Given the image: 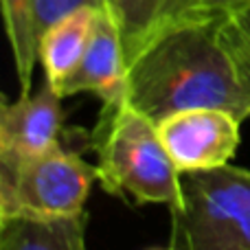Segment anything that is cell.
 <instances>
[{"mask_svg": "<svg viewBox=\"0 0 250 250\" xmlns=\"http://www.w3.org/2000/svg\"><path fill=\"white\" fill-rule=\"evenodd\" d=\"M226 16L217 11L178 24L143 48L125 68V104L154 123L193 108L250 119V82L224 42Z\"/></svg>", "mask_w": 250, "mask_h": 250, "instance_id": "obj_1", "label": "cell"}, {"mask_svg": "<svg viewBox=\"0 0 250 250\" xmlns=\"http://www.w3.org/2000/svg\"><path fill=\"white\" fill-rule=\"evenodd\" d=\"M97 180L105 193L145 207L182 202V176L173 167L151 119L125 101L104 104L90 134Z\"/></svg>", "mask_w": 250, "mask_h": 250, "instance_id": "obj_2", "label": "cell"}, {"mask_svg": "<svg viewBox=\"0 0 250 250\" xmlns=\"http://www.w3.org/2000/svg\"><path fill=\"white\" fill-rule=\"evenodd\" d=\"M173 248L250 250V169L224 165L182 176V202L169 208Z\"/></svg>", "mask_w": 250, "mask_h": 250, "instance_id": "obj_3", "label": "cell"}, {"mask_svg": "<svg viewBox=\"0 0 250 250\" xmlns=\"http://www.w3.org/2000/svg\"><path fill=\"white\" fill-rule=\"evenodd\" d=\"M97 167L62 145L18 163H0V217L82 215Z\"/></svg>", "mask_w": 250, "mask_h": 250, "instance_id": "obj_4", "label": "cell"}, {"mask_svg": "<svg viewBox=\"0 0 250 250\" xmlns=\"http://www.w3.org/2000/svg\"><path fill=\"white\" fill-rule=\"evenodd\" d=\"M237 114L220 108H193L156 123L158 136L180 176L213 171L230 163L239 145Z\"/></svg>", "mask_w": 250, "mask_h": 250, "instance_id": "obj_5", "label": "cell"}, {"mask_svg": "<svg viewBox=\"0 0 250 250\" xmlns=\"http://www.w3.org/2000/svg\"><path fill=\"white\" fill-rule=\"evenodd\" d=\"M62 97L44 82L35 95H20L0 105V163H18L22 158L44 154L60 145Z\"/></svg>", "mask_w": 250, "mask_h": 250, "instance_id": "obj_6", "label": "cell"}, {"mask_svg": "<svg viewBox=\"0 0 250 250\" xmlns=\"http://www.w3.org/2000/svg\"><path fill=\"white\" fill-rule=\"evenodd\" d=\"M101 9L117 26L125 68L165 31L217 13L207 0H104Z\"/></svg>", "mask_w": 250, "mask_h": 250, "instance_id": "obj_7", "label": "cell"}, {"mask_svg": "<svg viewBox=\"0 0 250 250\" xmlns=\"http://www.w3.org/2000/svg\"><path fill=\"white\" fill-rule=\"evenodd\" d=\"M125 90V60L117 26L105 9H99L90 42L79 66L73 70L60 90V97L92 92L101 104L121 101Z\"/></svg>", "mask_w": 250, "mask_h": 250, "instance_id": "obj_8", "label": "cell"}, {"mask_svg": "<svg viewBox=\"0 0 250 250\" xmlns=\"http://www.w3.org/2000/svg\"><path fill=\"white\" fill-rule=\"evenodd\" d=\"M99 9L101 7H83L40 35L38 57L44 68V79L57 95L86 53Z\"/></svg>", "mask_w": 250, "mask_h": 250, "instance_id": "obj_9", "label": "cell"}, {"mask_svg": "<svg viewBox=\"0 0 250 250\" xmlns=\"http://www.w3.org/2000/svg\"><path fill=\"white\" fill-rule=\"evenodd\" d=\"M86 222V213L57 220L0 217V250H88Z\"/></svg>", "mask_w": 250, "mask_h": 250, "instance_id": "obj_10", "label": "cell"}, {"mask_svg": "<svg viewBox=\"0 0 250 250\" xmlns=\"http://www.w3.org/2000/svg\"><path fill=\"white\" fill-rule=\"evenodd\" d=\"M2 13L18 82H20V95H31V83H33L31 79H33L35 62H40L35 0H2Z\"/></svg>", "mask_w": 250, "mask_h": 250, "instance_id": "obj_11", "label": "cell"}, {"mask_svg": "<svg viewBox=\"0 0 250 250\" xmlns=\"http://www.w3.org/2000/svg\"><path fill=\"white\" fill-rule=\"evenodd\" d=\"M83 7H101V0H35V24L38 38L53 26L55 22L64 20L66 16L79 11Z\"/></svg>", "mask_w": 250, "mask_h": 250, "instance_id": "obj_12", "label": "cell"}, {"mask_svg": "<svg viewBox=\"0 0 250 250\" xmlns=\"http://www.w3.org/2000/svg\"><path fill=\"white\" fill-rule=\"evenodd\" d=\"M222 33H224V42L229 46L230 55H233L235 64H237L239 73L244 75L246 82H250V38L235 24L230 16H226Z\"/></svg>", "mask_w": 250, "mask_h": 250, "instance_id": "obj_13", "label": "cell"}, {"mask_svg": "<svg viewBox=\"0 0 250 250\" xmlns=\"http://www.w3.org/2000/svg\"><path fill=\"white\" fill-rule=\"evenodd\" d=\"M215 11H222V13H233L242 7H248L250 0H207Z\"/></svg>", "mask_w": 250, "mask_h": 250, "instance_id": "obj_14", "label": "cell"}, {"mask_svg": "<svg viewBox=\"0 0 250 250\" xmlns=\"http://www.w3.org/2000/svg\"><path fill=\"white\" fill-rule=\"evenodd\" d=\"M230 18H233V22L239 26V29L244 31V33L250 38V4L248 7H242V9H237V11H233V13H229Z\"/></svg>", "mask_w": 250, "mask_h": 250, "instance_id": "obj_15", "label": "cell"}, {"mask_svg": "<svg viewBox=\"0 0 250 250\" xmlns=\"http://www.w3.org/2000/svg\"><path fill=\"white\" fill-rule=\"evenodd\" d=\"M149 250H178V248H173V246H169V248H149Z\"/></svg>", "mask_w": 250, "mask_h": 250, "instance_id": "obj_16", "label": "cell"}, {"mask_svg": "<svg viewBox=\"0 0 250 250\" xmlns=\"http://www.w3.org/2000/svg\"><path fill=\"white\" fill-rule=\"evenodd\" d=\"M101 7H104V0H101Z\"/></svg>", "mask_w": 250, "mask_h": 250, "instance_id": "obj_17", "label": "cell"}]
</instances>
